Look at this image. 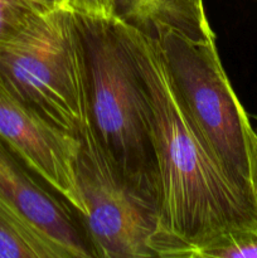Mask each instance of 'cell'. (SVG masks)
Returning a JSON list of instances; mask_svg holds the SVG:
<instances>
[{
	"mask_svg": "<svg viewBox=\"0 0 257 258\" xmlns=\"http://www.w3.org/2000/svg\"><path fill=\"white\" fill-rule=\"evenodd\" d=\"M125 27L151 110L158 168L154 253L188 258L222 232L257 227V203L237 188L189 117L155 37Z\"/></svg>",
	"mask_w": 257,
	"mask_h": 258,
	"instance_id": "1",
	"label": "cell"
},
{
	"mask_svg": "<svg viewBox=\"0 0 257 258\" xmlns=\"http://www.w3.org/2000/svg\"><path fill=\"white\" fill-rule=\"evenodd\" d=\"M76 19L88 128L118 176L156 208L158 168L151 110L125 23L116 17L77 12Z\"/></svg>",
	"mask_w": 257,
	"mask_h": 258,
	"instance_id": "2",
	"label": "cell"
},
{
	"mask_svg": "<svg viewBox=\"0 0 257 258\" xmlns=\"http://www.w3.org/2000/svg\"><path fill=\"white\" fill-rule=\"evenodd\" d=\"M151 35L189 117L237 188L257 203V134L224 72L216 37L191 38L174 28Z\"/></svg>",
	"mask_w": 257,
	"mask_h": 258,
	"instance_id": "3",
	"label": "cell"
},
{
	"mask_svg": "<svg viewBox=\"0 0 257 258\" xmlns=\"http://www.w3.org/2000/svg\"><path fill=\"white\" fill-rule=\"evenodd\" d=\"M0 80L42 117L78 138L87 115L75 10L54 8L0 44Z\"/></svg>",
	"mask_w": 257,
	"mask_h": 258,
	"instance_id": "4",
	"label": "cell"
},
{
	"mask_svg": "<svg viewBox=\"0 0 257 258\" xmlns=\"http://www.w3.org/2000/svg\"><path fill=\"white\" fill-rule=\"evenodd\" d=\"M78 139L77 180L86 207L81 222L93 257H155L156 208L118 176L87 122Z\"/></svg>",
	"mask_w": 257,
	"mask_h": 258,
	"instance_id": "5",
	"label": "cell"
},
{
	"mask_svg": "<svg viewBox=\"0 0 257 258\" xmlns=\"http://www.w3.org/2000/svg\"><path fill=\"white\" fill-rule=\"evenodd\" d=\"M0 140L80 219L86 214L77 180L80 139L50 123L18 98L0 80Z\"/></svg>",
	"mask_w": 257,
	"mask_h": 258,
	"instance_id": "6",
	"label": "cell"
},
{
	"mask_svg": "<svg viewBox=\"0 0 257 258\" xmlns=\"http://www.w3.org/2000/svg\"><path fill=\"white\" fill-rule=\"evenodd\" d=\"M0 198L54 239L72 258L93 257L75 209L40 180L2 140Z\"/></svg>",
	"mask_w": 257,
	"mask_h": 258,
	"instance_id": "7",
	"label": "cell"
},
{
	"mask_svg": "<svg viewBox=\"0 0 257 258\" xmlns=\"http://www.w3.org/2000/svg\"><path fill=\"white\" fill-rule=\"evenodd\" d=\"M113 4L116 18L146 34L174 28L191 38L216 37L204 8L190 0H113Z\"/></svg>",
	"mask_w": 257,
	"mask_h": 258,
	"instance_id": "8",
	"label": "cell"
},
{
	"mask_svg": "<svg viewBox=\"0 0 257 258\" xmlns=\"http://www.w3.org/2000/svg\"><path fill=\"white\" fill-rule=\"evenodd\" d=\"M0 258H72L60 244L0 198Z\"/></svg>",
	"mask_w": 257,
	"mask_h": 258,
	"instance_id": "9",
	"label": "cell"
},
{
	"mask_svg": "<svg viewBox=\"0 0 257 258\" xmlns=\"http://www.w3.org/2000/svg\"><path fill=\"white\" fill-rule=\"evenodd\" d=\"M188 258H257V227L222 232L194 248Z\"/></svg>",
	"mask_w": 257,
	"mask_h": 258,
	"instance_id": "10",
	"label": "cell"
},
{
	"mask_svg": "<svg viewBox=\"0 0 257 258\" xmlns=\"http://www.w3.org/2000/svg\"><path fill=\"white\" fill-rule=\"evenodd\" d=\"M66 4L67 0H0V44L12 39L39 15Z\"/></svg>",
	"mask_w": 257,
	"mask_h": 258,
	"instance_id": "11",
	"label": "cell"
},
{
	"mask_svg": "<svg viewBox=\"0 0 257 258\" xmlns=\"http://www.w3.org/2000/svg\"><path fill=\"white\" fill-rule=\"evenodd\" d=\"M70 7L80 14L95 17H115L113 0H67Z\"/></svg>",
	"mask_w": 257,
	"mask_h": 258,
	"instance_id": "12",
	"label": "cell"
},
{
	"mask_svg": "<svg viewBox=\"0 0 257 258\" xmlns=\"http://www.w3.org/2000/svg\"><path fill=\"white\" fill-rule=\"evenodd\" d=\"M190 2H193L194 4L197 5V7L204 8V7H203V0H190Z\"/></svg>",
	"mask_w": 257,
	"mask_h": 258,
	"instance_id": "13",
	"label": "cell"
},
{
	"mask_svg": "<svg viewBox=\"0 0 257 258\" xmlns=\"http://www.w3.org/2000/svg\"><path fill=\"white\" fill-rule=\"evenodd\" d=\"M254 189H256V198H257V165H256V175H254Z\"/></svg>",
	"mask_w": 257,
	"mask_h": 258,
	"instance_id": "14",
	"label": "cell"
}]
</instances>
